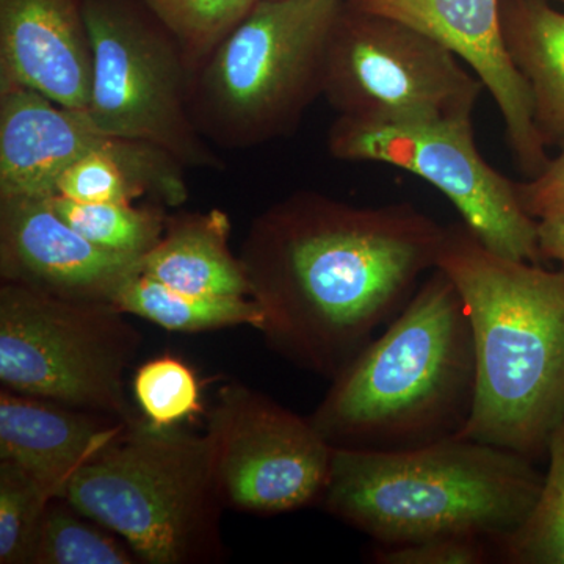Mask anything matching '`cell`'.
<instances>
[{
	"label": "cell",
	"mask_w": 564,
	"mask_h": 564,
	"mask_svg": "<svg viewBox=\"0 0 564 564\" xmlns=\"http://www.w3.org/2000/svg\"><path fill=\"white\" fill-rule=\"evenodd\" d=\"M444 236L410 203L352 206L299 192L273 204L239 256L267 343L307 372L336 377L436 269Z\"/></svg>",
	"instance_id": "1"
},
{
	"label": "cell",
	"mask_w": 564,
	"mask_h": 564,
	"mask_svg": "<svg viewBox=\"0 0 564 564\" xmlns=\"http://www.w3.org/2000/svg\"><path fill=\"white\" fill-rule=\"evenodd\" d=\"M437 269L474 337L475 402L459 436L544 458L564 417V269L489 250L464 223L445 228Z\"/></svg>",
	"instance_id": "2"
},
{
	"label": "cell",
	"mask_w": 564,
	"mask_h": 564,
	"mask_svg": "<svg viewBox=\"0 0 564 564\" xmlns=\"http://www.w3.org/2000/svg\"><path fill=\"white\" fill-rule=\"evenodd\" d=\"M475 386L469 315L436 267L402 313L333 378L310 419L333 448L411 451L463 433Z\"/></svg>",
	"instance_id": "3"
},
{
	"label": "cell",
	"mask_w": 564,
	"mask_h": 564,
	"mask_svg": "<svg viewBox=\"0 0 564 564\" xmlns=\"http://www.w3.org/2000/svg\"><path fill=\"white\" fill-rule=\"evenodd\" d=\"M543 480L532 459L462 436L402 452L333 448L321 503L378 545L470 536L497 551L529 519Z\"/></svg>",
	"instance_id": "4"
},
{
	"label": "cell",
	"mask_w": 564,
	"mask_h": 564,
	"mask_svg": "<svg viewBox=\"0 0 564 564\" xmlns=\"http://www.w3.org/2000/svg\"><path fill=\"white\" fill-rule=\"evenodd\" d=\"M63 499L117 533L140 563L221 558L225 503L209 433L139 419L77 473Z\"/></svg>",
	"instance_id": "5"
},
{
	"label": "cell",
	"mask_w": 564,
	"mask_h": 564,
	"mask_svg": "<svg viewBox=\"0 0 564 564\" xmlns=\"http://www.w3.org/2000/svg\"><path fill=\"white\" fill-rule=\"evenodd\" d=\"M344 0H258L195 69L191 113L225 150L296 131L323 95L326 47Z\"/></svg>",
	"instance_id": "6"
},
{
	"label": "cell",
	"mask_w": 564,
	"mask_h": 564,
	"mask_svg": "<svg viewBox=\"0 0 564 564\" xmlns=\"http://www.w3.org/2000/svg\"><path fill=\"white\" fill-rule=\"evenodd\" d=\"M106 303L73 302L14 282L0 285V381L24 395L135 422L124 373L139 332Z\"/></svg>",
	"instance_id": "7"
},
{
	"label": "cell",
	"mask_w": 564,
	"mask_h": 564,
	"mask_svg": "<svg viewBox=\"0 0 564 564\" xmlns=\"http://www.w3.org/2000/svg\"><path fill=\"white\" fill-rule=\"evenodd\" d=\"M82 10L96 129L155 144L185 169H225L192 120L193 70L172 32L140 0H82Z\"/></svg>",
	"instance_id": "8"
},
{
	"label": "cell",
	"mask_w": 564,
	"mask_h": 564,
	"mask_svg": "<svg viewBox=\"0 0 564 564\" xmlns=\"http://www.w3.org/2000/svg\"><path fill=\"white\" fill-rule=\"evenodd\" d=\"M484 84L411 25L345 3L326 47L323 95L369 122L474 120Z\"/></svg>",
	"instance_id": "9"
},
{
	"label": "cell",
	"mask_w": 564,
	"mask_h": 564,
	"mask_svg": "<svg viewBox=\"0 0 564 564\" xmlns=\"http://www.w3.org/2000/svg\"><path fill=\"white\" fill-rule=\"evenodd\" d=\"M328 150L345 162H375L422 177L443 193L489 250L540 263L538 221L527 214L518 182L486 162L474 120L369 122L339 117Z\"/></svg>",
	"instance_id": "10"
},
{
	"label": "cell",
	"mask_w": 564,
	"mask_h": 564,
	"mask_svg": "<svg viewBox=\"0 0 564 564\" xmlns=\"http://www.w3.org/2000/svg\"><path fill=\"white\" fill-rule=\"evenodd\" d=\"M225 507L280 514L321 502L333 445L311 419L240 383L223 386L209 414Z\"/></svg>",
	"instance_id": "11"
},
{
	"label": "cell",
	"mask_w": 564,
	"mask_h": 564,
	"mask_svg": "<svg viewBox=\"0 0 564 564\" xmlns=\"http://www.w3.org/2000/svg\"><path fill=\"white\" fill-rule=\"evenodd\" d=\"M351 9L411 25L474 70L502 115L505 135L527 180L551 158L533 120L529 84L505 39L502 0H345Z\"/></svg>",
	"instance_id": "12"
},
{
	"label": "cell",
	"mask_w": 564,
	"mask_h": 564,
	"mask_svg": "<svg viewBox=\"0 0 564 564\" xmlns=\"http://www.w3.org/2000/svg\"><path fill=\"white\" fill-rule=\"evenodd\" d=\"M140 259L104 250L46 199L0 198V276L73 302H117Z\"/></svg>",
	"instance_id": "13"
},
{
	"label": "cell",
	"mask_w": 564,
	"mask_h": 564,
	"mask_svg": "<svg viewBox=\"0 0 564 564\" xmlns=\"http://www.w3.org/2000/svg\"><path fill=\"white\" fill-rule=\"evenodd\" d=\"M91 46L82 0H0V85L87 110Z\"/></svg>",
	"instance_id": "14"
},
{
	"label": "cell",
	"mask_w": 564,
	"mask_h": 564,
	"mask_svg": "<svg viewBox=\"0 0 564 564\" xmlns=\"http://www.w3.org/2000/svg\"><path fill=\"white\" fill-rule=\"evenodd\" d=\"M104 137L87 110L24 85H0V198H51L63 173Z\"/></svg>",
	"instance_id": "15"
},
{
	"label": "cell",
	"mask_w": 564,
	"mask_h": 564,
	"mask_svg": "<svg viewBox=\"0 0 564 564\" xmlns=\"http://www.w3.org/2000/svg\"><path fill=\"white\" fill-rule=\"evenodd\" d=\"M132 423L3 388L0 459L17 464L50 489L55 499H63L77 473Z\"/></svg>",
	"instance_id": "16"
},
{
	"label": "cell",
	"mask_w": 564,
	"mask_h": 564,
	"mask_svg": "<svg viewBox=\"0 0 564 564\" xmlns=\"http://www.w3.org/2000/svg\"><path fill=\"white\" fill-rule=\"evenodd\" d=\"M55 195L80 203L148 199L180 207L188 199V187L185 166L170 152L147 141L106 135L63 173Z\"/></svg>",
	"instance_id": "17"
},
{
	"label": "cell",
	"mask_w": 564,
	"mask_h": 564,
	"mask_svg": "<svg viewBox=\"0 0 564 564\" xmlns=\"http://www.w3.org/2000/svg\"><path fill=\"white\" fill-rule=\"evenodd\" d=\"M229 237L231 220L220 209L173 215L166 218L161 240L140 259V272L196 295L251 296Z\"/></svg>",
	"instance_id": "18"
},
{
	"label": "cell",
	"mask_w": 564,
	"mask_h": 564,
	"mask_svg": "<svg viewBox=\"0 0 564 564\" xmlns=\"http://www.w3.org/2000/svg\"><path fill=\"white\" fill-rule=\"evenodd\" d=\"M505 39L529 84L545 147L564 143V13L545 0H502Z\"/></svg>",
	"instance_id": "19"
},
{
	"label": "cell",
	"mask_w": 564,
	"mask_h": 564,
	"mask_svg": "<svg viewBox=\"0 0 564 564\" xmlns=\"http://www.w3.org/2000/svg\"><path fill=\"white\" fill-rule=\"evenodd\" d=\"M115 307L174 333L247 325L261 332L263 314L251 296H207L176 291L137 273L118 293Z\"/></svg>",
	"instance_id": "20"
},
{
	"label": "cell",
	"mask_w": 564,
	"mask_h": 564,
	"mask_svg": "<svg viewBox=\"0 0 564 564\" xmlns=\"http://www.w3.org/2000/svg\"><path fill=\"white\" fill-rule=\"evenodd\" d=\"M55 214L104 250L141 259L161 240L166 218L162 206L129 203H80L63 196L46 199Z\"/></svg>",
	"instance_id": "21"
},
{
	"label": "cell",
	"mask_w": 564,
	"mask_h": 564,
	"mask_svg": "<svg viewBox=\"0 0 564 564\" xmlns=\"http://www.w3.org/2000/svg\"><path fill=\"white\" fill-rule=\"evenodd\" d=\"M547 473L529 519L497 547L510 564H564V417L549 440Z\"/></svg>",
	"instance_id": "22"
},
{
	"label": "cell",
	"mask_w": 564,
	"mask_h": 564,
	"mask_svg": "<svg viewBox=\"0 0 564 564\" xmlns=\"http://www.w3.org/2000/svg\"><path fill=\"white\" fill-rule=\"evenodd\" d=\"M131 547L65 499L52 500L32 564H135Z\"/></svg>",
	"instance_id": "23"
},
{
	"label": "cell",
	"mask_w": 564,
	"mask_h": 564,
	"mask_svg": "<svg viewBox=\"0 0 564 564\" xmlns=\"http://www.w3.org/2000/svg\"><path fill=\"white\" fill-rule=\"evenodd\" d=\"M172 32L193 73L258 0H140Z\"/></svg>",
	"instance_id": "24"
},
{
	"label": "cell",
	"mask_w": 564,
	"mask_h": 564,
	"mask_svg": "<svg viewBox=\"0 0 564 564\" xmlns=\"http://www.w3.org/2000/svg\"><path fill=\"white\" fill-rule=\"evenodd\" d=\"M55 497L17 464L0 459V563L32 564Z\"/></svg>",
	"instance_id": "25"
},
{
	"label": "cell",
	"mask_w": 564,
	"mask_h": 564,
	"mask_svg": "<svg viewBox=\"0 0 564 564\" xmlns=\"http://www.w3.org/2000/svg\"><path fill=\"white\" fill-rule=\"evenodd\" d=\"M132 389L143 417L155 426L180 425L203 408L195 372L174 356L140 366L133 375Z\"/></svg>",
	"instance_id": "26"
},
{
	"label": "cell",
	"mask_w": 564,
	"mask_h": 564,
	"mask_svg": "<svg viewBox=\"0 0 564 564\" xmlns=\"http://www.w3.org/2000/svg\"><path fill=\"white\" fill-rule=\"evenodd\" d=\"M494 544L480 538L440 536L414 543L377 545L378 564H485L492 558Z\"/></svg>",
	"instance_id": "27"
},
{
	"label": "cell",
	"mask_w": 564,
	"mask_h": 564,
	"mask_svg": "<svg viewBox=\"0 0 564 564\" xmlns=\"http://www.w3.org/2000/svg\"><path fill=\"white\" fill-rule=\"evenodd\" d=\"M560 148L562 151L551 159L543 173L532 180L518 182L519 199L534 220L564 203V143Z\"/></svg>",
	"instance_id": "28"
},
{
	"label": "cell",
	"mask_w": 564,
	"mask_h": 564,
	"mask_svg": "<svg viewBox=\"0 0 564 564\" xmlns=\"http://www.w3.org/2000/svg\"><path fill=\"white\" fill-rule=\"evenodd\" d=\"M536 221L541 259L562 263L564 269V203L545 212Z\"/></svg>",
	"instance_id": "29"
},
{
	"label": "cell",
	"mask_w": 564,
	"mask_h": 564,
	"mask_svg": "<svg viewBox=\"0 0 564 564\" xmlns=\"http://www.w3.org/2000/svg\"><path fill=\"white\" fill-rule=\"evenodd\" d=\"M558 2H562V3H564V0H558Z\"/></svg>",
	"instance_id": "30"
}]
</instances>
